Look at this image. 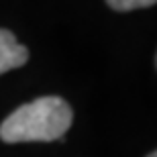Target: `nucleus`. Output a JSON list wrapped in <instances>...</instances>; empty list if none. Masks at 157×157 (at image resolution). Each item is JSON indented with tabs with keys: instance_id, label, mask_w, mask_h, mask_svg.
<instances>
[{
	"instance_id": "obj_4",
	"label": "nucleus",
	"mask_w": 157,
	"mask_h": 157,
	"mask_svg": "<svg viewBox=\"0 0 157 157\" xmlns=\"http://www.w3.org/2000/svg\"><path fill=\"white\" fill-rule=\"evenodd\" d=\"M147 157H157V153L153 151V153H149V155H147Z\"/></svg>"
},
{
	"instance_id": "obj_3",
	"label": "nucleus",
	"mask_w": 157,
	"mask_h": 157,
	"mask_svg": "<svg viewBox=\"0 0 157 157\" xmlns=\"http://www.w3.org/2000/svg\"><path fill=\"white\" fill-rule=\"evenodd\" d=\"M157 0H106V4L112 10L127 12V10H137V8H149L153 6Z\"/></svg>"
},
{
	"instance_id": "obj_2",
	"label": "nucleus",
	"mask_w": 157,
	"mask_h": 157,
	"mask_svg": "<svg viewBox=\"0 0 157 157\" xmlns=\"http://www.w3.org/2000/svg\"><path fill=\"white\" fill-rule=\"evenodd\" d=\"M27 59H29V49L21 45L10 31L0 29V76L25 65Z\"/></svg>"
},
{
	"instance_id": "obj_1",
	"label": "nucleus",
	"mask_w": 157,
	"mask_h": 157,
	"mask_svg": "<svg viewBox=\"0 0 157 157\" xmlns=\"http://www.w3.org/2000/svg\"><path fill=\"white\" fill-rule=\"evenodd\" d=\"M71 106L59 96H43L18 106L0 124V139L4 143L57 141L71 127Z\"/></svg>"
}]
</instances>
